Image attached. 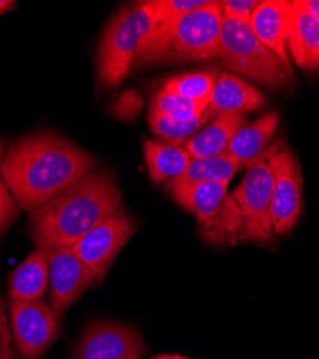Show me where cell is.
Here are the masks:
<instances>
[{"label": "cell", "mask_w": 319, "mask_h": 359, "mask_svg": "<svg viewBox=\"0 0 319 359\" xmlns=\"http://www.w3.org/2000/svg\"><path fill=\"white\" fill-rule=\"evenodd\" d=\"M144 351L137 329L104 320L85 329L72 359H140Z\"/></svg>", "instance_id": "obj_12"}, {"label": "cell", "mask_w": 319, "mask_h": 359, "mask_svg": "<svg viewBox=\"0 0 319 359\" xmlns=\"http://www.w3.org/2000/svg\"><path fill=\"white\" fill-rule=\"evenodd\" d=\"M13 8H16V2H11V0H0V15L9 12Z\"/></svg>", "instance_id": "obj_29"}, {"label": "cell", "mask_w": 319, "mask_h": 359, "mask_svg": "<svg viewBox=\"0 0 319 359\" xmlns=\"http://www.w3.org/2000/svg\"><path fill=\"white\" fill-rule=\"evenodd\" d=\"M12 332L25 359H39L57 339L60 319L43 301L9 302Z\"/></svg>", "instance_id": "obj_10"}, {"label": "cell", "mask_w": 319, "mask_h": 359, "mask_svg": "<svg viewBox=\"0 0 319 359\" xmlns=\"http://www.w3.org/2000/svg\"><path fill=\"white\" fill-rule=\"evenodd\" d=\"M287 52L299 68L319 69V23L306 9L304 0L291 2Z\"/></svg>", "instance_id": "obj_14"}, {"label": "cell", "mask_w": 319, "mask_h": 359, "mask_svg": "<svg viewBox=\"0 0 319 359\" xmlns=\"http://www.w3.org/2000/svg\"><path fill=\"white\" fill-rule=\"evenodd\" d=\"M4 161H5V145L0 140V175H2V167H4Z\"/></svg>", "instance_id": "obj_30"}, {"label": "cell", "mask_w": 319, "mask_h": 359, "mask_svg": "<svg viewBox=\"0 0 319 359\" xmlns=\"http://www.w3.org/2000/svg\"><path fill=\"white\" fill-rule=\"evenodd\" d=\"M243 165L229 153L210 158H191L186 172L174 180L182 184L198 183H220L229 186L231 178Z\"/></svg>", "instance_id": "obj_20"}, {"label": "cell", "mask_w": 319, "mask_h": 359, "mask_svg": "<svg viewBox=\"0 0 319 359\" xmlns=\"http://www.w3.org/2000/svg\"><path fill=\"white\" fill-rule=\"evenodd\" d=\"M265 105L266 98L257 88L230 72L219 74L209 102V107L217 114H245L257 111Z\"/></svg>", "instance_id": "obj_16"}, {"label": "cell", "mask_w": 319, "mask_h": 359, "mask_svg": "<svg viewBox=\"0 0 319 359\" xmlns=\"http://www.w3.org/2000/svg\"><path fill=\"white\" fill-rule=\"evenodd\" d=\"M289 15H291V2L264 0L253 11L249 26L254 36L272 50L286 68L292 69L291 56L287 52Z\"/></svg>", "instance_id": "obj_13"}, {"label": "cell", "mask_w": 319, "mask_h": 359, "mask_svg": "<svg viewBox=\"0 0 319 359\" xmlns=\"http://www.w3.org/2000/svg\"><path fill=\"white\" fill-rule=\"evenodd\" d=\"M227 187L220 183L167 184L174 201L196 216L203 241L213 246L242 243V213Z\"/></svg>", "instance_id": "obj_4"}, {"label": "cell", "mask_w": 319, "mask_h": 359, "mask_svg": "<svg viewBox=\"0 0 319 359\" xmlns=\"http://www.w3.org/2000/svg\"><path fill=\"white\" fill-rule=\"evenodd\" d=\"M304 4L319 23V0H304Z\"/></svg>", "instance_id": "obj_28"}, {"label": "cell", "mask_w": 319, "mask_h": 359, "mask_svg": "<svg viewBox=\"0 0 319 359\" xmlns=\"http://www.w3.org/2000/svg\"><path fill=\"white\" fill-rule=\"evenodd\" d=\"M215 111L210 107L205 114L193 119H176L150 112L149 124L154 134L163 138L164 142L180 145L182 142L191 138L196 134V131H198L205 126Z\"/></svg>", "instance_id": "obj_21"}, {"label": "cell", "mask_w": 319, "mask_h": 359, "mask_svg": "<svg viewBox=\"0 0 319 359\" xmlns=\"http://www.w3.org/2000/svg\"><path fill=\"white\" fill-rule=\"evenodd\" d=\"M142 149L150 178L157 184H168L180 178L191 161L190 154L182 145L146 140L142 142Z\"/></svg>", "instance_id": "obj_18"}, {"label": "cell", "mask_w": 319, "mask_h": 359, "mask_svg": "<svg viewBox=\"0 0 319 359\" xmlns=\"http://www.w3.org/2000/svg\"><path fill=\"white\" fill-rule=\"evenodd\" d=\"M275 182L271 198V220L273 234L285 236L297 226L302 212L301 165L285 142H278L273 161Z\"/></svg>", "instance_id": "obj_9"}, {"label": "cell", "mask_w": 319, "mask_h": 359, "mask_svg": "<svg viewBox=\"0 0 319 359\" xmlns=\"http://www.w3.org/2000/svg\"><path fill=\"white\" fill-rule=\"evenodd\" d=\"M19 205L12 197L9 189L0 178V236H2L18 219L19 216Z\"/></svg>", "instance_id": "obj_25"}, {"label": "cell", "mask_w": 319, "mask_h": 359, "mask_svg": "<svg viewBox=\"0 0 319 359\" xmlns=\"http://www.w3.org/2000/svg\"><path fill=\"white\" fill-rule=\"evenodd\" d=\"M43 252L49 266V305L57 318H62L95 282L72 246H55Z\"/></svg>", "instance_id": "obj_11"}, {"label": "cell", "mask_w": 319, "mask_h": 359, "mask_svg": "<svg viewBox=\"0 0 319 359\" xmlns=\"http://www.w3.org/2000/svg\"><path fill=\"white\" fill-rule=\"evenodd\" d=\"M123 207L115 175L95 168L29 215L27 230L38 249L74 246Z\"/></svg>", "instance_id": "obj_2"}, {"label": "cell", "mask_w": 319, "mask_h": 359, "mask_svg": "<svg viewBox=\"0 0 319 359\" xmlns=\"http://www.w3.org/2000/svg\"><path fill=\"white\" fill-rule=\"evenodd\" d=\"M154 26L151 0L134 4L115 15L101 38L97 55L98 76L104 85L115 86L127 78Z\"/></svg>", "instance_id": "obj_5"}, {"label": "cell", "mask_w": 319, "mask_h": 359, "mask_svg": "<svg viewBox=\"0 0 319 359\" xmlns=\"http://www.w3.org/2000/svg\"><path fill=\"white\" fill-rule=\"evenodd\" d=\"M11 341V327L6 318L4 301L0 297V359H13Z\"/></svg>", "instance_id": "obj_27"}, {"label": "cell", "mask_w": 319, "mask_h": 359, "mask_svg": "<svg viewBox=\"0 0 319 359\" xmlns=\"http://www.w3.org/2000/svg\"><path fill=\"white\" fill-rule=\"evenodd\" d=\"M208 108L209 102L191 101L177 94L165 91V89H161L153 98L150 112L176 119H193L205 114Z\"/></svg>", "instance_id": "obj_23"}, {"label": "cell", "mask_w": 319, "mask_h": 359, "mask_svg": "<svg viewBox=\"0 0 319 359\" xmlns=\"http://www.w3.org/2000/svg\"><path fill=\"white\" fill-rule=\"evenodd\" d=\"M217 76L219 75L213 69L179 75L165 81L163 89L191 101L210 102Z\"/></svg>", "instance_id": "obj_22"}, {"label": "cell", "mask_w": 319, "mask_h": 359, "mask_svg": "<svg viewBox=\"0 0 319 359\" xmlns=\"http://www.w3.org/2000/svg\"><path fill=\"white\" fill-rule=\"evenodd\" d=\"M156 359H189V358H184L180 355H161V356H157Z\"/></svg>", "instance_id": "obj_31"}, {"label": "cell", "mask_w": 319, "mask_h": 359, "mask_svg": "<svg viewBox=\"0 0 319 359\" xmlns=\"http://www.w3.org/2000/svg\"><path fill=\"white\" fill-rule=\"evenodd\" d=\"M49 286V266L43 249H36L9 276V299L18 302L39 301Z\"/></svg>", "instance_id": "obj_17"}, {"label": "cell", "mask_w": 319, "mask_h": 359, "mask_svg": "<svg viewBox=\"0 0 319 359\" xmlns=\"http://www.w3.org/2000/svg\"><path fill=\"white\" fill-rule=\"evenodd\" d=\"M279 126V114L271 111L260 116L253 124L240 128L231 140L227 153L243 167L250 164L268 148Z\"/></svg>", "instance_id": "obj_19"}, {"label": "cell", "mask_w": 319, "mask_h": 359, "mask_svg": "<svg viewBox=\"0 0 319 359\" xmlns=\"http://www.w3.org/2000/svg\"><path fill=\"white\" fill-rule=\"evenodd\" d=\"M217 57L239 78H247L266 86L279 88L292 81V69L260 42L249 23L224 19L222 23Z\"/></svg>", "instance_id": "obj_6"}, {"label": "cell", "mask_w": 319, "mask_h": 359, "mask_svg": "<svg viewBox=\"0 0 319 359\" xmlns=\"http://www.w3.org/2000/svg\"><path fill=\"white\" fill-rule=\"evenodd\" d=\"M223 23L220 2H210L189 15L156 25L144 42L135 65L212 61Z\"/></svg>", "instance_id": "obj_3"}, {"label": "cell", "mask_w": 319, "mask_h": 359, "mask_svg": "<svg viewBox=\"0 0 319 359\" xmlns=\"http://www.w3.org/2000/svg\"><path fill=\"white\" fill-rule=\"evenodd\" d=\"M257 5V0H223V2H220L224 19L240 20L245 23L250 22L252 13Z\"/></svg>", "instance_id": "obj_26"}, {"label": "cell", "mask_w": 319, "mask_h": 359, "mask_svg": "<svg viewBox=\"0 0 319 359\" xmlns=\"http://www.w3.org/2000/svg\"><path fill=\"white\" fill-rule=\"evenodd\" d=\"M243 114L219 112L213 123L196 133L184 144L191 158H210L226 154L236 133L245 127Z\"/></svg>", "instance_id": "obj_15"}, {"label": "cell", "mask_w": 319, "mask_h": 359, "mask_svg": "<svg viewBox=\"0 0 319 359\" xmlns=\"http://www.w3.org/2000/svg\"><path fill=\"white\" fill-rule=\"evenodd\" d=\"M209 2L210 0H151L156 25L167 23L180 16L189 15L206 6Z\"/></svg>", "instance_id": "obj_24"}, {"label": "cell", "mask_w": 319, "mask_h": 359, "mask_svg": "<svg viewBox=\"0 0 319 359\" xmlns=\"http://www.w3.org/2000/svg\"><path fill=\"white\" fill-rule=\"evenodd\" d=\"M137 230L135 220L121 207L104 223L72 246L74 253L90 269L95 283H102L112 263Z\"/></svg>", "instance_id": "obj_8"}, {"label": "cell", "mask_w": 319, "mask_h": 359, "mask_svg": "<svg viewBox=\"0 0 319 359\" xmlns=\"http://www.w3.org/2000/svg\"><path fill=\"white\" fill-rule=\"evenodd\" d=\"M97 168V158L68 138L38 133L13 142L2 180L20 210L32 213Z\"/></svg>", "instance_id": "obj_1"}, {"label": "cell", "mask_w": 319, "mask_h": 359, "mask_svg": "<svg viewBox=\"0 0 319 359\" xmlns=\"http://www.w3.org/2000/svg\"><path fill=\"white\" fill-rule=\"evenodd\" d=\"M278 142L269 145L256 160L246 165L240 186L231 193L243 219L242 242L266 245L273 241L271 198L275 182L273 161Z\"/></svg>", "instance_id": "obj_7"}]
</instances>
